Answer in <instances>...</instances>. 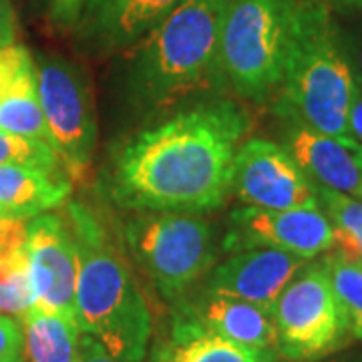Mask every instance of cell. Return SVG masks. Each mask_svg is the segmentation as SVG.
<instances>
[{
	"instance_id": "12",
	"label": "cell",
	"mask_w": 362,
	"mask_h": 362,
	"mask_svg": "<svg viewBox=\"0 0 362 362\" xmlns=\"http://www.w3.org/2000/svg\"><path fill=\"white\" fill-rule=\"evenodd\" d=\"M304 266L306 259L282 250H242L207 272L204 290L272 310L282 290Z\"/></svg>"
},
{
	"instance_id": "30",
	"label": "cell",
	"mask_w": 362,
	"mask_h": 362,
	"mask_svg": "<svg viewBox=\"0 0 362 362\" xmlns=\"http://www.w3.org/2000/svg\"><path fill=\"white\" fill-rule=\"evenodd\" d=\"M342 37H344L346 49H349L350 61H352V63L356 65V69L361 71V77H362V33L350 35V37H346V35L342 33Z\"/></svg>"
},
{
	"instance_id": "15",
	"label": "cell",
	"mask_w": 362,
	"mask_h": 362,
	"mask_svg": "<svg viewBox=\"0 0 362 362\" xmlns=\"http://www.w3.org/2000/svg\"><path fill=\"white\" fill-rule=\"evenodd\" d=\"M286 149L316 185L362 199V169L356 159L361 143H342L296 121H286Z\"/></svg>"
},
{
	"instance_id": "29",
	"label": "cell",
	"mask_w": 362,
	"mask_h": 362,
	"mask_svg": "<svg viewBox=\"0 0 362 362\" xmlns=\"http://www.w3.org/2000/svg\"><path fill=\"white\" fill-rule=\"evenodd\" d=\"M349 127H350V135H352V139L362 145V90L361 87H358L356 99H354L352 109H350Z\"/></svg>"
},
{
	"instance_id": "18",
	"label": "cell",
	"mask_w": 362,
	"mask_h": 362,
	"mask_svg": "<svg viewBox=\"0 0 362 362\" xmlns=\"http://www.w3.org/2000/svg\"><path fill=\"white\" fill-rule=\"evenodd\" d=\"M26 235V220H0V314L21 320L35 306Z\"/></svg>"
},
{
	"instance_id": "4",
	"label": "cell",
	"mask_w": 362,
	"mask_h": 362,
	"mask_svg": "<svg viewBox=\"0 0 362 362\" xmlns=\"http://www.w3.org/2000/svg\"><path fill=\"white\" fill-rule=\"evenodd\" d=\"M66 216L78 254V330L99 340L119 361L143 362L151 338V314L129 266L89 207L71 202Z\"/></svg>"
},
{
	"instance_id": "19",
	"label": "cell",
	"mask_w": 362,
	"mask_h": 362,
	"mask_svg": "<svg viewBox=\"0 0 362 362\" xmlns=\"http://www.w3.org/2000/svg\"><path fill=\"white\" fill-rule=\"evenodd\" d=\"M26 362H81V330L75 320L30 308L21 320Z\"/></svg>"
},
{
	"instance_id": "25",
	"label": "cell",
	"mask_w": 362,
	"mask_h": 362,
	"mask_svg": "<svg viewBox=\"0 0 362 362\" xmlns=\"http://www.w3.org/2000/svg\"><path fill=\"white\" fill-rule=\"evenodd\" d=\"M25 354L23 326L11 316L0 314V362H21Z\"/></svg>"
},
{
	"instance_id": "21",
	"label": "cell",
	"mask_w": 362,
	"mask_h": 362,
	"mask_svg": "<svg viewBox=\"0 0 362 362\" xmlns=\"http://www.w3.org/2000/svg\"><path fill=\"white\" fill-rule=\"evenodd\" d=\"M316 185V183H314ZM318 204L334 230L332 252L362 266V199L316 185Z\"/></svg>"
},
{
	"instance_id": "8",
	"label": "cell",
	"mask_w": 362,
	"mask_h": 362,
	"mask_svg": "<svg viewBox=\"0 0 362 362\" xmlns=\"http://www.w3.org/2000/svg\"><path fill=\"white\" fill-rule=\"evenodd\" d=\"M37 89L54 153L69 180L89 169L97 147V117L85 71L61 54H39Z\"/></svg>"
},
{
	"instance_id": "32",
	"label": "cell",
	"mask_w": 362,
	"mask_h": 362,
	"mask_svg": "<svg viewBox=\"0 0 362 362\" xmlns=\"http://www.w3.org/2000/svg\"><path fill=\"white\" fill-rule=\"evenodd\" d=\"M26 2H28L30 6H35V8H40V11H45V8H47V11H49V6H51L52 0H26Z\"/></svg>"
},
{
	"instance_id": "3",
	"label": "cell",
	"mask_w": 362,
	"mask_h": 362,
	"mask_svg": "<svg viewBox=\"0 0 362 362\" xmlns=\"http://www.w3.org/2000/svg\"><path fill=\"white\" fill-rule=\"evenodd\" d=\"M342 30L324 0H298L286 77L274 111L338 141L354 145L349 115L358 93Z\"/></svg>"
},
{
	"instance_id": "11",
	"label": "cell",
	"mask_w": 362,
	"mask_h": 362,
	"mask_svg": "<svg viewBox=\"0 0 362 362\" xmlns=\"http://www.w3.org/2000/svg\"><path fill=\"white\" fill-rule=\"evenodd\" d=\"M26 252L35 308L75 320L78 254L65 218L40 214L28 221Z\"/></svg>"
},
{
	"instance_id": "14",
	"label": "cell",
	"mask_w": 362,
	"mask_h": 362,
	"mask_svg": "<svg viewBox=\"0 0 362 362\" xmlns=\"http://www.w3.org/2000/svg\"><path fill=\"white\" fill-rule=\"evenodd\" d=\"M177 302L180 316L194 320L235 344L256 350H276V328L272 312L266 308L206 290L197 292L194 298L183 296Z\"/></svg>"
},
{
	"instance_id": "13",
	"label": "cell",
	"mask_w": 362,
	"mask_h": 362,
	"mask_svg": "<svg viewBox=\"0 0 362 362\" xmlns=\"http://www.w3.org/2000/svg\"><path fill=\"white\" fill-rule=\"evenodd\" d=\"M181 0H85L75 25L78 47L89 54L127 51Z\"/></svg>"
},
{
	"instance_id": "22",
	"label": "cell",
	"mask_w": 362,
	"mask_h": 362,
	"mask_svg": "<svg viewBox=\"0 0 362 362\" xmlns=\"http://www.w3.org/2000/svg\"><path fill=\"white\" fill-rule=\"evenodd\" d=\"M322 262L349 318L352 338L362 340V266L340 258L334 252L328 254Z\"/></svg>"
},
{
	"instance_id": "28",
	"label": "cell",
	"mask_w": 362,
	"mask_h": 362,
	"mask_svg": "<svg viewBox=\"0 0 362 362\" xmlns=\"http://www.w3.org/2000/svg\"><path fill=\"white\" fill-rule=\"evenodd\" d=\"M81 362H125L109 354L105 346L89 334H81Z\"/></svg>"
},
{
	"instance_id": "17",
	"label": "cell",
	"mask_w": 362,
	"mask_h": 362,
	"mask_svg": "<svg viewBox=\"0 0 362 362\" xmlns=\"http://www.w3.org/2000/svg\"><path fill=\"white\" fill-rule=\"evenodd\" d=\"M73 181L65 171L0 168V220L37 218L59 207L71 194Z\"/></svg>"
},
{
	"instance_id": "7",
	"label": "cell",
	"mask_w": 362,
	"mask_h": 362,
	"mask_svg": "<svg viewBox=\"0 0 362 362\" xmlns=\"http://www.w3.org/2000/svg\"><path fill=\"white\" fill-rule=\"evenodd\" d=\"M270 312L276 350L284 361L318 362L344 349L352 338L324 262L298 272Z\"/></svg>"
},
{
	"instance_id": "24",
	"label": "cell",
	"mask_w": 362,
	"mask_h": 362,
	"mask_svg": "<svg viewBox=\"0 0 362 362\" xmlns=\"http://www.w3.org/2000/svg\"><path fill=\"white\" fill-rule=\"evenodd\" d=\"M28 61H33V54L26 47L11 45V47L0 49V99L11 89L14 78L18 77V73L25 69Z\"/></svg>"
},
{
	"instance_id": "6",
	"label": "cell",
	"mask_w": 362,
	"mask_h": 362,
	"mask_svg": "<svg viewBox=\"0 0 362 362\" xmlns=\"http://www.w3.org/2000/svg\"><path fill=\"white\" fill-rule=\"evenodd\" d=\"M125 244L161 296L177 302L216 262L209 221L185 211H141L125 223Z\"/></svg>"
},
{
	"instance_id": "23",
	"label": "cell",
	"mask_w": 362,
	"mask_h": 362,
	"mask_svg": "<svg viewBox=\"0 0 362 362\" xmlns=\"http://www.w3.org/2000/svg\"><path fill=\"white\" fill-rule=\"evenodd\" d=\"M0 168H33L63 171L61 161L49 145L0 129Z\"/></svg>"
},
{
	"instance_id": "20",
	"label": "cell",
	"mask_w": 362,
	"mask_h": 362,
	"mask_svg": "<svg viewBox=\"0 0 362 362\" xmlns=\"http://www.w3.org/2000/svg\"><path fill=\"white\" fill-rule=\"evenodd\" d=\"M0 129L45 143L54 151L51 131L40 107L35 59L26 63L11 89L0 99Z\"/></svg>"
},
{
	"instance_id": "16",
	"label": "cell",
	"mask_w": 362,
	"mask_h": 362,
	"mask_svg": "<svg viewBox=\"0 0 362 362\" xmlns=\"http://www.w3.org/2000/svg\"><path fill=\"white\" fill-rule=\"evenodd\" d=\"M276 350L246 349L175 314L168 337L151 349L149 362H282Z\"/></svg>"
},
{
	"instance_id": "9",
	"label": "cell",
	"mask_w": 362,
	"mask_h": 362,
	"mask_svg": "<svg viewBox=\"0 0 362 362\" xmlns=\"http://www.w3.org/2000/svg\"><path fill=\"white\" fill-rule=\"evenodd\" d=\"M232 192L246 206L262 209L320 207L314 181L286 147L268 139H247L240 145Z\"/></svg>"
},
{
	"instance_id": "26",
	"label": "cell",
	"mask_w": 362,
	"mask_h": 362,
	"mask_svg": "<svg viewBox=\"0 0 362 362\" xmlns=\"http://www.w3.org/2000/svg\"><path fill=\"white\" fill-rule=\"evenodd\" d=\"M85 0H52L49 6V18L59 30L75 28Z\"/></svg>"
},
{
	"instance_id": "5",
	"label": "cell",
	"mask_w": 362,
	"mask_h": 362,
	"mask_svg": "<svg viewBox=\"0 0 362 362\" xmlns=\"http://www.w3.org/2000/svg\"><path fill=\"white\" fill-rule=\"evenodd\" d=\"M298 0H230L218 47L220 85L252 103H274L282 89Z\"/></svg>"
},
{
	"instance_id": "1",
	"label": "cell",
	"mask_w": 362,
	"mask_h": 362,
	"mask_svg": "<svg viewBox=\"0 0 362 362\" xmlns=\"http://www.w3.org/2000/svg\"><path fill=\"white\" fill-rule=\"evenodd\" d=\"M250 117L232 99H207L125 141L107 171V194L131 211L202 214L232 194L233 159Z\"/></svg>"
},
{
	"instance_id": "34",
	"label": "cell",
	"mask_w": 362,
	"mask_h": 362,
	"mask_svg": "<svg viewBox=\"0 0 362 362\" xmlns=\"http://www.w3.org/2000/svg\"><path fill=\"white\" fill-rule=\"evenodd\" d=\"M326 362H350L346 358H332V361H326Z\"/></svg>"
},
{
	"instance_id": "27",
	"label": "cell",
	"mask_w": 362,
	"mask_h": 362,
	"mask_svg": "<svg viewBox=\"0 0 362 362\" xmlns=\"http://www.w3.org/2000/svg\"><path fill=\"white\" fill-rule=\"evenodd\" d=\"M16 39V14L11 0H0V49L14 45Z\"/></svg>"
},
{
	"instance_id": "31",
	"label": "cell",
	"mask_w": 362,
	"mask_h": 362,
	"mask_svg": "<svg viewBox=\"0 0 362 362\" xmlns=\"http://www.w3.org/2000/svg\"><path fill=\"white\" fill-rule=\"evenodd\" d=\"M324 2H332V4H340V6H350V8H358L362 11V0H324Z\"/></svg>"
},
{
	"instance_id": "10",
	"label": "cell",
	"mask_w": 362,
	"mask_h": 362,
	"mask_svg": "<svg viewBox=\"0 0 362 362\" xmlns=\"http://www.w3.org/2000/svg\"><path fill=\"white\" fill-rule=\"evenodd\" d=\"M332 244L334 230L320 207L262 209L246 206L230 214L221 247L230 254L254 247H274L310 259L332 250Z\"/></svg>"
},
{
	"instance_id": "2",
	"label": "cell",
	"mask_w": 362,
	"mask_h": 362,
	"mask_svg": "<svg viewBox=\"0 0 362 362\" xmlns=\"http://www.w3.org/2000/svg\"><path fill=\"white\" fill-rule=\"evenodd\" d=\"M230 0H181L127 49L125 87L141 113H159L220 85L218 47Z\"/></svg>"
},
{
	"instance_id": "33",
	"label": "cell",
	"mask_w": 362,
	"mask_h": 362,
	"mask_svg": "<svg viewBox=\"0 0 362 362\" xmlns=\"http://www.w3.org/2000/svg\"><path fill=\"white\" fill-rule=\"evenodd\" d=\"M356 159H358V165H361V169H362V145H358V147H356Z\"/></svg>"
}]
</instances>
